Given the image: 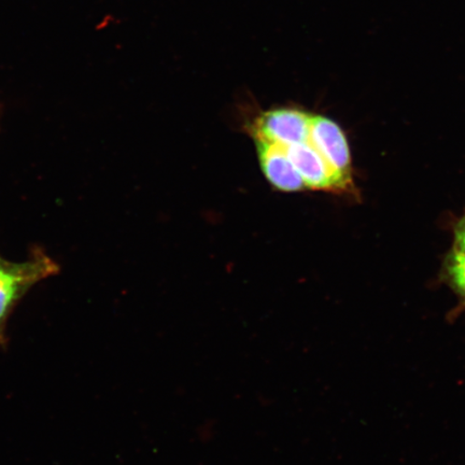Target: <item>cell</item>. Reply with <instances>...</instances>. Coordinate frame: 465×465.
<instances>
[{
	"mask_svg": "<svg viewBox=\"0 0 465 465\" xmlns=\"http://www.w3.org/2000/svg\"><path fill=\"white\" fill-rule=\"evenodd\" d=\"M60 272V265L42 248L35 247L26 261L13 262L0 254V346L7 345L8 320L35 284Z\"/></svg>",
	"mask_w": 465,
	"mask_h": 465,
	"instance_id": "cell-1",
	"label": "cell"
},
{
	"mask_svg": "<svg viewBox=\"0 0 465 465\" xmlns=\"http://www.w3.org/2000/svg\"><path fill=\"white\" fill-rule=\"evenodd\" d=\"M279 145L303 178L306 190L341 194L353 193L354 183L341 177L329 165V163L318 153L315 145L312 143L310 135L304 142Z\"/></svg>",
	"mask_w": 465,
	"mask_h": 465,
	"instance_id": "cell-2",
	"label": "cell"
},
{
	"mask_svg": "<svg viewBox=\"0 0 465 465\" xmlns=\"http://www.w3.org/2000/svg\"><path fill=\"white\" fill-rule=\"evenodd\" d=\"M312 114L295 107H279L259 114L250 125L252 138L279 144L306 141L310 135Z\"/></svg>",
	"mask_w": 465,
	"mask_h": 465,
	"instance_id": "cell-3",
	"label": "cell"
},
{
	"mask_svg": "<svg viewBox=\"0 0 465 465\" xmlns=\"http://www.w3.org/2000/svg\"><path fill=\"white\" fill-rule=\"evenodd\" d=\"M310 139L329 165L353 183L351 150L341 126L327 116L312 114Z\"/></svg>",
	"mask_w": 465,
	"mask_h": 465,
	"instance_id": "cell-4",
	"label": "cell"
},
{
	"mask_svg": "<svg viewBox=\"0 0 465 465\" xmlns=\"http://www.w3.org/2000/svg\"><path fill=\"white\" fill-rule=\"evenodd\" d=\"M262 173L267 182L284 193L306 190L303 178L278 143L253 138Z\"/></svg>",
	"mask_w": 465,
	"mask_h": 465,
	"instance_id": "cell-5",
	"label": "cell"
},
{
	"mask_svg": "<svg viewBox=\"0 0 465 465\" xmlns=\"http://www.w3.org/2000/svg\"><path fill=\"white\" fill-rule=\"evenodd\" d=\"M445 275L450 287L465 303V254L452 249L446 260Z\"/></svg>",
	"mask_w": 465,
	"mask_h": 465,
	"instance_id": "cell-6",
	"label": "cell"
},
{
	"mask_svg": "<svg viewBox=\"0 0 465 465\" xmlns=\"http://www.w3.org/2000/svg\"><path fill=\"white\" fill-rule=\"evenodd\" d=\"M453 249L465 254V216L459 221L456 226Z\"/></svg>",
	"mask_w": 465,
	"mask_h": 465,
	"instance_id": "cell-7",
	"label": "cell"
}]
</instances>
